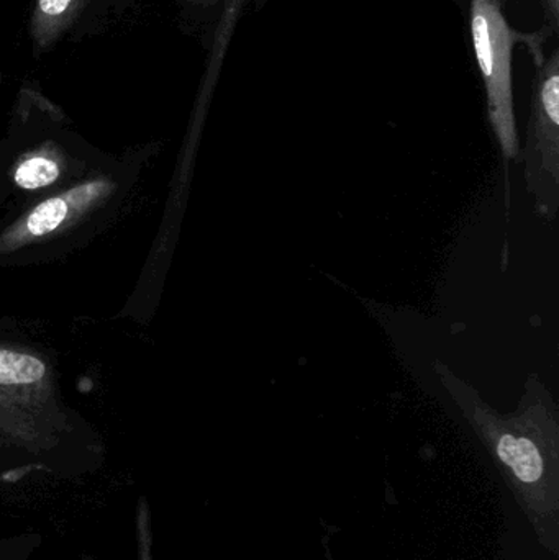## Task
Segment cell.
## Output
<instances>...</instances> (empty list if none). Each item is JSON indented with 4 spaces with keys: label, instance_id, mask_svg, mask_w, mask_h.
<instances>
[{
    "label": "cell",
    "instance_id": "obj_5",
    "mask_svg": "<svg viewBox=\"0 0 559 560\" xmlns=\"http://www.w3.org/2000/svg\"><path fill=\"white\" fill-rule=\"evenodd\" d=\"M45 375V365L32 355L0 351V384H33Z\"/></svg>",
    "mask_w": 559,
    "mask_h": 560
},
{
    "label": "cell",
    "instance_id": "obj_11",
    "mask_svg": "<svg viewBox=\"0 0 559 560\" xmlns=\"http://www.w3.org/2000/svg\"><path fill=\"white\" fill-rule=\"evenodd\" d=\"M180 2L186 3V5L202 7L209 5L213 0H180Z\"/></svg>",
    "mask_w": 559,
    "mask_h": 560
},
{
    "label": "cell",
    "instance_id": "obj_4",
    "mask_svg": "<svg viewBox=\"0 0 559 560\" xmlns=\"http://www.w3.org/2000/svg\"><path fill=\"white\" fill-rule=\"evenodd\" d=\"M115 0H32L28 13L30 45L42 56L71 39L94 35L107 22Z\"/></svg>",
    "mask_w": 559,
    "mask_h": 560
},
{
    "label": "cell",
    "instance_id": "obj_9",
    "mask_svg": "<svg viewBox=\"0 0 559 560\" xmlns=\"http://www.w3.org/2000/svg\"><path fill=\"white\" fill-rule=\"evenodd\" d=\"M42 545L43 536L38 533L5 536L0 538V560H28Z\"/></svg>",
    "mask_w": 559,
    "mask_h": 560
},
{
    "label": "cell",
    "instance_id": "obj_2",
    "mask_svg": "<svg viewBox=\"0 0 559 560\" xmlns=\"http://www.w3.org/2000/svg\"><path fill=\"white\" fill-rule=\"evenodd\" d=\"M473 45L485 79L489 118L505 161L519 156L512 95V49L521 36L511 28L499 0H469Z\"/></svg>",
    "mask_w": 559,
    "mask_h": 560
},
{
    "label": "cell",
    "instance_id": "obj_6",
    "mask_svg": "<svg viewBox=\"0 0 559 560\" xmlns=\"http://www.w3.org/2000/svg\"><path fill=\"white\" fill-rule=\"evenodd\" d=\"M59 176V167L55 161L45 156H33L23 161L15 173V183L22 189H42L55 183Z\"/></svg>",
    "mask_w": 559,
    "mask_h": 560
},
{
    "label": "cell",
    "instance_id": "obj_7",
    "mask_svg": "<svg viewBox=\"0 0 559 560\" xmlns=\"http://www.w3.org/2000/svg\"><path fill=\"white\" fill-rule=\"evenodd\" d=\"M68 215V203L65 199H49L46 202L39 203L26 220V229L30 235L43 236L48 233L55 232L65 222Z\"/></svg>",
    "mask_w": 559,
    "mask_h": 560
},
{
    "label": "cell",
    "instance_id": "obj_1",
    "mask_svg": "<svg viewBox=\"0 0 559 560\" xmlns=\"http://www.w3.org/2000/svg\"><path fill=\"white\" fill-rule=\"evenodd\" d=\"M435 372L494 459L535 538L559 558V415L550 392L532 375L517 411L501 415L442 362Z\"/></svg>",
    "mask_w": 559,
    "mask_h": 560
},
{
    "label": "cell",
    "instance_id": "obj_10",
    "mask_svg": "<svg viewBox=\"0 0 559 560\" xmlns=\"http://www.w3.org/2000/svg\"><path fill=\"white\" fill-rule=\"evenodd\" d=\"M547 10L548 15L551 16L554 23L558 22V12H559V0H547Z\"/></svg>",
    "mask_w": 559,
    "mask_h": 560
},
{
    "label": "cell",
    "instance_id": "obj_3",
    "mask_svg": "<svg viewBox=\"0 0 559 560\" xmlns=\"http://www.w3.org/2000/svg\"><path fill=\"white\" fill-rule=\"evenodd\" d=\"M522 161L538 213L554 222L559 207V55L538 68Z\"/></svg>",
    "mask_w": 559,
    "mask_h": 560
},
{
    "label": "cell",
    "instance_id": "obj_8",
    "mask_svg": "<svg viewBox=\"0 0 559 560\" xmlns=\"http://www.w3.org/2000/svg\"><path fill=\"white\" fill-rule=\"evenodd\" d=\"M135 546L137 560L153 559V515L147 497H140L135 509Z\"/></svg>",
    "mask_w": 559,
    "mask_h": 560
}]
</instances>
